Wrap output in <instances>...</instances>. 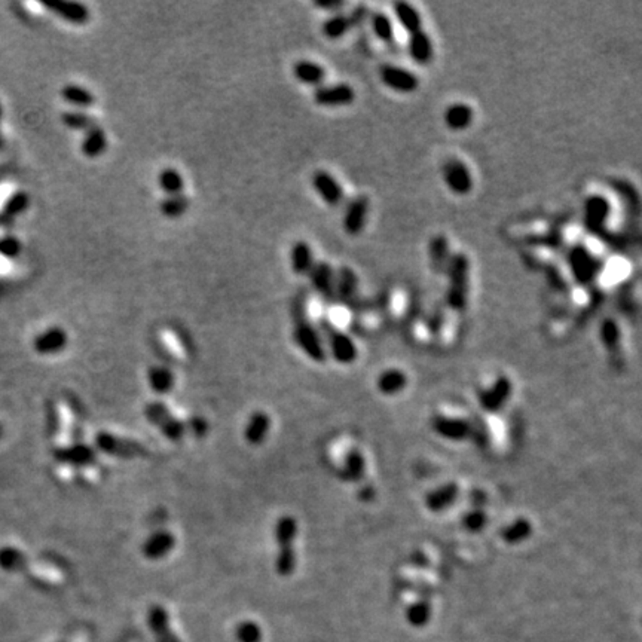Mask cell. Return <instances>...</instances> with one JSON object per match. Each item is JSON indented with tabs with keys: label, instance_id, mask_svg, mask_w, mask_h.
I'll use <instances>...</instances> for the list:
<instances>
[{
	"label": "cell",
	"instance_id": "obj_18",
	"mask_svg": "<svg viewBox=\"0 0 642 642\" xmlns=\"http://www.w3.org/2000/svg\"><path fill=\"white\" fill-rule=\"evenodd\" d=\"M358 25L357 18L354 17V13L345 15V13H335L331 18H327L323 25H321V32L323 35L331 39V40H338L345 36L352 27Z\"/></svg>",
	"mask_w": 642,
	"mask_h": 642
},
{
	"label": "cell",
	"instance_id": "obj_32",
	"mask_svg": "<svg viewBox=\"0 0 642 642\" xmlns=\"http://www.w3.org/2000/svg\"><path fill=\"white\" fill-rule=\"evenodd\" d=\"M405 382L406 379L403 377V373H400L399 370H388L378 378V388L384 394H396L405 386Z\"/></svg>",
	"mask_w": 642,
	"mask_h": 642
},
{
	"label": "cell",
	"instance_id": "obj_10",
	"mask_svg": "<svg viewBox=\"0 0 642 642\" xmlns=\"http://www.w3.org/2000/svg\"><path fill=\"white\" fill-rule=\"evenodd\" d=\"M312 186H314L319 197L328 207H339L343 202V189L336 177L326 170H319L312 176Z\"/></svg>",
	"mask_w": 642,
	"mask_h": 642
},
{
	"label": "cell",
	"instance_id": "obj_4",
	"mask_svg": "<svg viewBox=\"0 0 642 642\" xmlns=\"http://www.w3.org/2000/svg\"><path fill=\"white\" fill-rule=\"evenodd\" d=\"M98 449L103 451L104 454H109L117 458H125V459H134V458H143L147 457V449L134 440L124 439V437H117L113 435H109V432H100L96 440Z\"/></svg>",
	"mask_w": 642,
	"mask_h": 642
},
{
	"label": "cell",
	"instance_id": "obj_20",
	"mask_svg": "<svg viewBox=\"0 0 642 642\" xmlns=\"http://www.w3.org/2000/svg\"><path fill=\"white\" fill-rule=\"evenodd\" d=\"M147 381L156 394H170L176 385L174 373L166 366H152L147 370Z\"/></svg>",
	"mask_w": 642,
	"mask_h": 642
},
{
	"label": "cell",
	"instance_id": "obj_30",
	"mask_svg": "<svg viewBox=\"0 0 642 642\" xmlns=\"http://www.w3.org/2000/svg\"><path fill=\"white\" fill-rule=\"evenodd\" d=\"M62 122L66 128L73 131L85 132L97 124L94 116L86 113L85 110H69L62 115Z\"/></svg>",
	"mask_w": 642,
	"mask_h": 642
},
{
	"label": "cell",
	"instance_id": "obj_7",
	"mask_svg": "<svg viewBox=\"0 0 642 642\" xmlns=\"http://www.w3.org/2000/svg\"><path fill=\"white\" fill-rule=\"evenodd\" d=\"M369 207H370V202H369L367 197H365V195L354 197L348 202L345 212H343V217H342L343 231L351 236L360 235L366 227Z\"/></svg>",
	"mask_w": 642,
	"mask_h": 642
},
{
	"label": "cell",
	"instance_id": "obj_14",
	"mask_svg": "<svg viewBox=\"0 0 642 642\" xmlns=\"http://www.w3.org/2000/svg\"><path fill=\"white\" fill-rule=\"evenodd\" d=\"M271 418L263 411H256L248 416L244 428V439L250 446H260L270 435Z\"/></svg>",
	"mask_w": 642,
	"mask_h": 642
},
{
	"label": "cell",
	"instance_id": "obj_11",
	"mask_svg": "<svg viewBox=\"0 0 642 642\" xmlns=\"http://www.w3.org/2000/svg\"><path fill=\"white\" fill-rule=\"evenodd\" d=\"M335 278L336 271L327 260L316 262L312 271L309 273L311 286L324 301H333L335 297Z\"/></svg>",
	"mask_w": 642,
	"mask_h": 642
},
{
	"label": "cell",
	"instance_id": "obj_3",
	"mask_svg": "<svg viewBox=\"0 0 642 642\" xmlns=\"http://www.w3.org/2000/svg\"><path fill=\"white\" fill-rule=\"evenodd\" d=\"M146 420L158 428L164 437L171 442H180L186 435V425L162 401H151L144 408Z\"/></svg>",
	"mask_w": 642,
	"mask_h": 642
},
{
	"label": "cell",
	"instance_id": "obj_13",
	"mask_svg": "<svg viewBox=\"0 0 642 642\" xmlns=\"http://www.w3.org/2000/svg\"><path fill=\"white\" fill-rule=\"evenodd\" d=\"M69 342V336L63 327L52 326L39 333L33 340V348L39 354H57L63 351Z\"/></svg>",
	"mask_w": 642,
	"mask_h": 642
},
{
	"label": "cell",
	"instance_id": "obj_8",
	"mask_svg": "<svg viewBox=\"0 0 642 642\" xmlns=\"http://www.w3.org/2000/svg\"><path fill=\"white\" fill-rule=\"evenodd\" d=\"M379 76L385 86L397 93H413L418 88V84H420V81H418V78L411 70L391 64L382 66L379 70Z\"/></svg>",
	"mask_w": 642,
	"mask_h": 642
},
{
	"label": "cell",
	"instance_id": "obj_15",
	"mask_svg": "<svg viewBox=\"0 0 642 642\" xmlns=\"http://www.w3.org/2000/svg\"><path fill=\"white\" fill-rule=\"evenodd\" d=\"M108 146L109 140L106 131L103 130V127L96 124L84 132V137L81 140V152L89 159H96L108 151Z\"/></svg>",
	"mask_w": 642,
	"mask_h": 642
},
{
	"label": "cell",
	"instance_id": "obj_33",
	"mask_svg": "<svg viewBox=\"0 0 642 642\" xmlns=\"http://www.w3.org/2000/svg\"><path fill=\"white\" fill-rule=\"evenodd\" d=\"M21 241L15 235L0 236V256L4 259H17L21 255Z\"/></svg>",
	"mask_w": 642,
	"mask_h": 642
},
{
	"label": "cell",
	"instance_id": "obj_17",
	"mask_svg": "<svg viewBox=\"0 0 642 642\" xmlns=\"http://www.w3.org/2000/svg\"><path fill=\"white\" fill-rule=\"evenodd\" d=\"M293 76L302 82L304 85H311V86H321V84L324 82L326 76H327V71L324 69V66L319 64V63H314V62H309V59H301V62H296L293 64Z\"/></svg>",
	"mask_w": 642,
	"mask_h": 642
},
{
	"label": "cell",
	"instance_id": "obj_24",
	"mask_svg": "<svg viewBox=\"0 0 642 642\" xmlns=\"http://www.w3.org/2000/svg\"><path fill=\"white\" fill-rule=\"evenodd\" d=\"M409 54L416 63L420 64L430 63V59L432 57V43L423 30L421 32L409 35Z\"/></svg>",
	"mask_w": 642,
	"mask_h": 642
},
{
	"label": "cell",
	"instance_id": "obj_34",
	"mask_svg": "<svg viewBox=\"0 0 642 642\" xmlns=\"http://www.w3.org/2000/svg\"><path fill=\"white\" fill-rule=\"evenodd\" d=\"M314 6L320 8V9H324V11L338 12L339 9H342L343 6H345V2H343V0H316Z\"/></svg>",
	"mask_w": 642,
	"mask_h": 642
},
{
	"label": "cell",
	"instance_id": "obj_9",
	"mask_svg": "<svg viewBox=\"0 0 642 642\" xmlns=\"http://www.w3.org/2000/svg\"><path fill=\"white\" fill-rule=\"evenodd\" d=\"M55 17L62 18L73 25H84L91 18L88 6L81 2H69V0H57V2L42 4Z\"/></svg>",
	"mask_w": 642,
	"mask_h": 642
},
{
	"label": "cell",
	"instance_id": "obj_31",
	"mask_svg": "<svg viewBox=\"0 0 642 642\" xmlns=\"http://www.w3.org/2000/svg\"><path fill=\"white\" fill-rule=\"evenodd\" d=\"M372 28H373V33L377 35V38L381 42H385V43L394 42V27L388 15H385L382 12L373 13Z\"/></svg>",
	"mask_w": 642,
	"mask_h": 642
},
{
	"label": "cell",
	"instance_id": "obj_27",
	"mask_svg": "<svg viewBox=\"0 0 642 642\" xmlns=\"http://www.w3.org/2000/svg\"><path fill=\"white\" fill-rule=\"evenodd\" d=\"M158 185L166 197L178 195L185 190V178L178 170L167 167L158 174Z\"/></svg>",
	"mask_w": 642,
	"mask_h": 642
},
{
	"label": "cell",
	"instance_id": "obj_1",
	"mask_svg": "<svg viewBox=\"0 0 642 642\" xmlns=\"http://www.w3.org/2000/svg\"><path fill=\"white\" fill-rule=\"evenodd\" d=\"M294 326H293V339L296 345L302 350V352L316 363L326 362V350L323 340L317 328L308 320L305 312V299L299 296L294 302Z\"/></svg>",
	"mask_w": 642,
	"mask_h": 642
},
{
	"label": "cell",
	"instance_id": "obj_12",
	"mask_svg": "<svg viewBox=\"0 0 642 642\" xmlns=\"http://www.w3.org/2000/svg\"><path fill=\"white\" fill-rule=\"evenodd\" d=\"M176 547V537L168 529H159L154 532L143 543L142 554L149 561H159L168 556Z\"/></svg>",
	"mask_w": 642,
	"mask_h": 642
},
{
	"label": "cell",
	"instance_id": "obj_29",
	"mask_svg": "<svg viewBox=\"0 0 642 642\" xmlns=\"http://www.w3.org/2000/svg\"><path fill=\"white\" fill-rule=\"evenodd\" d=\"M30 202L32 201H30V195L27 192H24V190L13 192L12 195H9L6 198V201L2 205V216L9 220L18 217L28 210Z\"/></svg>",
	"mask_w": 642,
	"mask_h": 642
},
{
	"label": "cell",
	"instance_id": "obj_26",
	"mask_svg": "<svg viewBox=\"0 0 642 642\" xmlns=\"http://www.w3.org/2000/svg\"><path fill=\"white\" fill-rule=\"evenodd\" d=\"M473 121V110L464 103H457L447 108L445 113V122L451 130L467 128Z\"/></svg>",
	"mask_w": 642,
	"mask_h": 642
},
{
	"label": "cell",
	"instance_id": "obj_36",
	"mask_svg": "<svg viewBox=\"0 0 642 642\" xmlns=\"http://www.w3.org/2000/svg\"><path fill=\"white\" fill-rule=\"evenodd\" d=\"M0 436H2V427H0Z\"/></svg>",
	"mask_w": 642,
	"mask_h": 642
},
{
	"label": "cell",
	"instance_id": "obj_22",
	"mask_svg": "<svg viewBox=\"0 0 642 642\" xmlns=\"http://www.w3.org/2000/svg\"><path fill=\"white\" fill-rule=\"evenodd\" d=\"M446 183L457 193H466L471 189V176L466 166H462L459 162H452L447 166L446 173Z\"/></svg>",
	"mask_w": 642,
	"mask_h": 642
},
{
	"label": "cell",
	"instance_id": "obj_19",
	"mask_svg": "<svg viewBox=\"0 0 642 642\" xmlns=\"http://www.w3.org/2000/svg\"><path fill=\"white\" fill-rule=\"evenodd\" d=\"M358 285V278L355 273L348 266H340L336 271V278H335V297L340 302H348L351 301Z\"/></svg>",
	"mask_w": 642,
	"mask_h": 642
},
{
	"label": "cell",
	"instance_id": "obj_21",
	"mask_svg": "<svg viewBox=\"0 0 642 642\" xmlns=\"http://www.w3.org/2000/svg\"><path fill=\"white\" fill-rule=\"evenodd\" d=\"M62 98L70 104V106L78 108V110H84L86 108H91L96 103L94 94L89 91L88 88L76 84H67L62 88Z\"/></svg>",
	"mask_w": 642,
	"mask_h": 642
},
{
	"label": "cell",
	"instance_id": "obj_28",
	"mask_svg": "<svg viewBox=\"0 0 642 642\" xmlns=\"http://www.w3.org/2000/svg\"><path fill=\"white\" fill-rule=\"evenodd\" d=\"M190 207V200L185 193H178V195H168L164 198L159 204V212L164 217L167 219H178L182 217Z\"/></svg>",
	"mask_w": 642,
	"mask_h": 642
},
{
	"label": "cell",
	"instance_id": "obj_25",
	"mask_svg": "<svg viewBox=\"0 0 642 642\" xmlns=\"http://www.w3.org/2000/svg\"><path fill=\"white\" fill-rule=\"evenodd\" d=\"M394 13L401 24V27L406 30L409 35H413L416 32H421L423 30V21H421V15L418 13V11L405 2H399L394 5Z\"/></svg>",
	"mask_w": 642,
	"mask_h": 642
},
{
	"label": "cell",
	"instance_id": "obj_2",
	"mask_svg": "<svg viewBox=\"0 0 642 642\" xmlns=\"http://www.w3.org/2000/svg\"><path fill=\"white\" fill-rule=\"evenodd\" d=\"M275 543L278 546L275 570L280 575H290L296 568L294 541L297 537V522L293 516H281L275 524Z\"/></svg>",
	"mask_w": 642,
	"mask_h": 642
},
{
	"label": "cell",
	"instance_id": "obj_16",
	"mask_svg": "<svg viewBox=\"0 0 642 642\" xmlns=\"http://www.w3.org/2000/svg\"><path fill=\"white\" fill-rule=\"evenodd\" d=\"M292 271L296 275H309L316 265L312 247L306 241H296L290 250Z\"/></svg>",
	"mask_w": 642,
	"mask_h": 642
},
{
	"label": "cell",
	"instance_id": "obj_35",
	"mask_svg": "<svg viewBox=\"0 0 642 642\" xmlns=\"http://www.w3.org/2000/svg\"><path fill=\"white\" fill-rule=\"evenodd\" d=\"M2 117H4V108H2V103H0V124H2ZM4 146H5V137H4L2 128H0V151H2Z\"/></svg>",
	"mask_w": 642,
	"mask_h": 642
},
{
	"label": "cell",
	"instance_id": "obj_6",
	"mask_svg": "<svg viewBox=\"0 0 642 642\" xmlns=\"http://www.w3.org/2000/svg\"><path fill=\"white\" fill-rule=\"evenodd\" d=\"M355 100L354 88L345 82L336 85H321L314 91V101L323 108L348 106Z\"/></svg>",
	"mask_w": 642,
	"mask_h": 642
},
{
	"label": "cell",
	"instance_id": "obj_23",
	"mask_svg": "<svg viewBox=\"0 0 642 642\" xmlns=\"http://www.w3.org/2000/svg\"><path fill=\"white\" fill-rule=\"evenodd\" d=\"M365 458L358 449H351L343 457V464L340 470V477L347 482L362 481L365 474Z\"/></svg>",
	"mask_w": 642,
	"mask_h": 642
},
{
	"label": "cell",
	"instance_id": "obj_5",
	"mask_svg": "<svg viewBox=\"0 0 642 642\" xmlns=\"http://www.w3.org/2000/svg\"><path fill=\"white\" fill-rule=\"evenodd\" d=\"M323 331L328 340V348L332 351L335 360L340 365H351L357 358V347L354 340L338 327L332 326L327 320L323 321Z\"/></svg>",
	"mask_w": 642,
	"mask_h": 642
}]
</instances>
